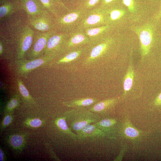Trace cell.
I'll return each instance as SVG.
<instances>
[{
	"mask_svg": "<svg viewBox=\"0 0 161 161\" xmlns=\"http://www.w3.org/2000/svg\"><path fill=\"white\" fill-rule=\"evenodd\" d=\"M86 46L78 48L65 53L63 56L56 62L58 65L69 63L78 58L85 52Z\"/></svg>",
	"mask_w": 161,
	"mask_h": 161,
	"instance_id": "cell-17",
	"label": "cell"
},
{
	"mask_svg": "<svg viewBox=\"0 0 161 161\" xmlns=\"http://www.w3.org/2000/svg\"><path fill=\"white\" fill-rule=\"evenodd\" d=\"M54 18L49 12L45 10L38 15L27 18V20L28 24L34 30L47 32L56 31Z\"/></svg>",
	"mask_w": 161,
	"mask_h": 161,
	"instance_id": "cell-9",
	"label": "cell"
},
{
	"mask_svg": "<svg viewBox=\"0 0 161 161\" xmlns=\"http://www.w3.org/2000/svg\"><path fill=\"white\" fill-rule=\"evenodd\" d=\"M19 103V99L18 95H16L8 103L6 108L9 110H12L17 106Z\"/></svg>",
	"mask_w": 161,
	"mask_h": 161,
	"instance_id": "cell-24",
	"label": "cell"
},
{
	"mask_svg": "<svg viewBox=\"0 0 161 161\" xmlns=\"http://www.w3.org/2000/svg\"><path fill=\"white\" fill-rule=\"evenodd\" d=\"M106 24L107 17L105 9L97 6L87 10L77 29L84 30Z\"/></svg>",
	"mask_w": 161,
	"mask_h": 161,
	"instance_id": "cell-6",
	"label": "cell"
},
{
	"mask_svg": "<svg viewBox=\"0 0 161 161\" xmlns=\"http://www.w3.org/2000/svg\"><path fill=\"white\" fill-rule=\"evenodd\" d=\"M4 28V32L16 47L17 59L25 58L31 47L35 30L26 20L20 16L13 15L9 19Z\"/></svg>",
	"mask_w": 161,
	"mask_h": 161,
	"instance_id": "cell-1",
	"label": "cell"
},
{
	"mask_svg": "<svg viewBox=\"0 0 161 161\" xmlns=\"http://www.w3.org/2000/svg\"><path fill=\"white\" fill-rule=\"evenodd\" d=\"M124 133L126 136L131 138H135L139 135V133L137 129L130 126L126 128Z\"/></svg>",
	"mask_w": 161,
	"mask_h": 161,
	"instance_id": "cell-25",
	"label": "cell"
},
{
	"mask_svg": "<svg viewBox=\"0 0 161 161\" xmlns=\"http://www.w3.org/2000/svg\"><path fill=\"white\" fill-rule=\"evenodd\" d=\"M116 122V120L114 119L105 118L100 119L94 124L98 128L104 133L106 129L112 126Z\"/></svg>",
	"mask_w": 161,
	"mask_h": 161,
	"instance_id": "cell-21",
	"label": "cell"
},
{
	"mask_svg": "<svg viewBox=\"0 0 161 161\" xmlns=\"http://www.w3.org/2000/svg\"><path fill=\"white\" fill-rule=\"evenodd\" d=\"M17 83L19 92L23 98L28 102L33 103L34 100L29 94L22 80L20 78H17Z\"/></svg>",
	"mask_w": 161,
	"mask_h": 161,
	"instance_id": "cell-22",
	"label": "cell"
},
{
	"mask_svg": "<svg viewBox=\"0 0 161 161\" xmlns=\"http://www.w3.org/2000/svg\"><path fill=\"white\" fill-rule=\"evenodd\" d=\"M11 143L14 147H18L20 146L23 143V139L21 136L18 135H15L11 138Z\"/></svg>",
	"mask_w": 161,
	"mask_h": 161,
	"instance_id": "cell-26",
	"label": "cell"
},
{
	"mask_svg": "<svg viewBox=\"0 0 161 161\" xmlns=\"http://www.w3.org/2000/svg\"><path fill=\"white\" fill-rule=\"evenodd\" d=\"M98 100L94 98H84L64 102L65 106L73 108L84 107L91 106L97 102Z\"/></svg>",
	"mask_w": 161,
	"mask_h": 161,
	"instance_id": "cell-18",
	"label": "cell"
},
{
	"mask_svg": "<svg viewBox=\"0 0 161 161\" xmlns=\"http://www.w3.org/2000/svg\"><path fill=\"white\" fill-rule=\"evenodd\" d=\"M154 103L155 105L156 106H161V92L155 98Z\"/></svg>",
	"mask_w": 161,
	"mask_h": 161,
	"instance_id": "cell-31",
	"label": "cell"
},
{
	"mask_svg": "<svg viewBox=\"0 0 161 161\" xmlns=\"http://www.w3.org/2000/svg\"><path fill=\"white\" fill-rule=\"evenodd\" d=\"M87 10L79 7L55 18V29L58 32L69 33L77 29Z\"/></svg>",
	"mask_w": 161,
	"mask_h": 161,
	"instance_id": "cell-3",
	"label": "cell"
},
{
	"mask_svg": "<svg viewBox=\"0 0 161 161\" xmlns=\"http://www.w3.org/2000/svg\"><path fill=\"white\" fill-rule=\"evenodd\" d=\"M78 139L89 137H104L106 134L98 128L94 123L89 124L84 127L76 134Z\"/></svg>",
	"mask_w": 161,
	"mask_h": 161,
	"instance_id": "cell-15",
	"label": "cell"
},
{
	"mask_svg": "<svg viewBox=\"0 0 161 161\" xmlns=\"http://www.w3.org/2000/svg\"><path fill=\"white\" fill-rule=\"evenodd\" d=\"M123 2L131 12L133 13L134 12L135 8L134 0H123Z\"/></svg>",
	"mask_w": 161,
	"mask_h": 161,
	"instance_id": "cell-28",
	"label": "cell"
},
{
	"mask_svg": "<svg viewBox=\"0 0 161 161\" xmlns=\"http://www.w3.org/2000/svg\"><path fill=\"white\" fill-rule=\"evenodd\" d=\"M112 27L108 24L97 27L90 28L84 30L86 35L90 41L106 36Z\"/></svg>",
	"mask_w": 161,
	"mask_h": 161,
	"instance_id": "cell-16",
	"label": "cell"
},
{
	"mask_svg": "<svg viewBox=\"0 0 161 161\" xmlns=\"http://www.w3.org/2000/svg\"><path fill=\"white\" fill-rule=\"evenodd\" d=\"M65 114L70 129L76 134L87 125L95 123L100 119L97 114L84 107L74 108L68 111Z\"/></svg>",
	"mask_w": 161,
	"mask_h": 161,
	"instance_id": "cell-2",
	"label": "cell"
},
{
	"mask_svg": "<svg viewBox=\"0 0 161 161\" xmlns=\"http://www.w3.org/2000/svg\"><path fill=\"white\" fill-rule=\"evenodd\" d=\"M55 58L50 55L44 54L34 59H17L15 61V70L18 75L25 77L33 70L49 63Z\"/></svg>",
	"mask_w": 161,
	"mask_h": 161,
	"instance_id": "cell-5",
	"label": "cell"
},
{
	"mask_svg": "<svg viewBox=\"0 0 161 161\" xmlns=\"http://www.w3.org/2000/svg\"><path fill=\"white\" fill-rule=\"evenodd\" d=\"M3 156H4V154L3 153L2 151V150L0 149V160L1 161H2L3 160Z\"/></svg>",
	"mask_w": 161,
	"mask_h": 161,
	"instance_id": "cell-34",
	"label": "cell"
},
{
	"mask_svg": "<svg viewBox=\"0 0 161 161\" xmlns=\"http://www.w3.org/2000/svg\"><path fill=\"white\" fill-rule=\"evenodd\" d=\"M57 125L59 127L63 130L71 131L64 118H61L59 119L57 122Z\"/></svg>",
	"mask_w": 161,
	"mask_h": 161,
	"instance_id": "cell-27",
	"label": "cell"
},
{
	"mask_svg": "<svg viewBox=\"0 0 161 161\" xmlns=\"http://www.w3.org/2000/svg\"><path fill=\"white\" fill-rule=\"evenodd\" d=\"M41 124V121L39 119L36 118L32 120L30 122V125L33 127H38Z\"/></svg>",
	"mask_w": 161,
	"mask_h": 161,
	"instance_id": "cell-30",
	"label": "cell"
},
{
	"mask_svg": "<svg viewBox=\"0 0 161 161\" xmlns=\"http://www.w3.org/2000/svg\"><path fill=\"white\" fill-rule=\"evenodd\" d=\"M136 32L140 41L143 58L148 54L152 47L154 39V29L151 26L145 25L138 28Z\"/></svg>",
	"mask_w": 161,
	"mask_h": 161,
	"instance_id": "cell-10",
	"label": "cell"
},
{
	"mask_svg": "<svg viewBox=\"0 0 161 161\" xmlns=\"http://www.w3.org/2000/svg\"><path fill=\"white\" fill-rule=\"evenodd\" d=\"M117 99L113 98L107 99L97 102L88 109L90 111L97 114L104 112L113 106L116 103Z\"/></svg>",
	"mask_w": 161,
	"mask_h": 161,
	"instance_id": "cell-19",
	"label": "cell"
},
{
	"mask_svg": "<svg viewBox=\"0 0 161 161\" xmlns=\"http://www.w3.org/2000/svg\"><path fill=\"white\" fill-rule=\"evenodd\" d=\"M116 0H101L100 4L98 7L103 8H105L110 6L112 3Z\"/></svg>",
	"mask_w": 161,
	"mask_h": 161,
	"instance_id": "cell-29",
	"label": "cell"
},
{
	"mask_svg": "<svg viewBox=\"0 0 161 161\" xmlns=\"http://www.w3.org/2000/svg\"><path fill=\"white\" fill-rule=\"evenodd\" d=\"M0 22L7 20L21 9L18 0H0Z\"/></svg>",
	"mask_w": 161,
	"mask_h": 161,
	"instance_id": "cell-12",
	"label": "cell"
},
{
	"mask_svg": "<svg viewBox=\"0 0 161 161\" xmlns=\"http://www.w3.org/2000/svg\"><path fill=\"white\" fill-rule=\"evenodd\" d=\"M57 32L56 31H53L42 32L35 30L32 45L25 56L28 59H32L44 55L43 54H44V50L48 39Z\"/></svg>",
	"mask_w": 161,
	"mask_h": 161,
	"instance_id": "cell-7",
	"label": "cell"
},
{
	"mask_svg": "<svg viewBox=\"0 0 161 161\" xmlns=\"http://www.w3.org/2000/svg\"><path fill=\"white\" fill-rule=\"evenodd\" d=\"M131 59H130L129 64L127 72L125 75L123 80V89L124 95L131 89L133 82L134 77V70Z\"/></svg>",
	"mask_w": 161,
	"mask_h": 161,
	"instance_id": "cell-20",
	"label": "cell"
},
{
	"mask_svg": "<svg viewBox=\"0 0 161 161\" xmlns=\"http://www.w3.org/2000/svg\"><path fill=\"white\" fill-rule=\"evenodd\" d=\"M45 9L54 18L58 17L67 12L69 9L61 0H39Z\"/></svg>",
	"mask_w": 161,
	"mask_h": 161,
	"instance_id": "cell-14",
	"label": "cell"
},
{
	"mask_svg": "<svg viewBox=\"0 0 161 161\" xmlns=\"http://www.w3.org/2000/svg\"><path fill=\"white\" fill-rule=\"evenodd\" d=\"M101 0H85L80 7L86 10H89L97 6Z\"/></svg>",
	"mask_w": 161,
	"mask_h": 161,
	"instance_id": "cell-23",
	"label": "cell"
},
{
	"mask_svg": "<svg viewBox=\"0 0 161 161\" xmlns=\"http://www.w3.org/2000/svg\"><path fill=\"white\" fill-rule=\"evenodd\" d=\"M11 117L9 115L7 116L4 118L3 121V124L5 126L8 125L11 122Z\"/></svg>",
	"mask_w": 161,
	"mask_h": 161,
	"instance_id": "cell-32",
	"label": "cell"
},
{
	"mask_svg": "<svg viewBox=\"0 0 161 161\" xmlns=\"http://www.w3.org/2000/svg\"><path fill=\"white\" fill-rule=\"evenodd\" d=\"M114 41L112 37L105 36L90 42L86 46L89 52L84 63L88 65L105 54Z\"/></svg>",
	"mask_w": 161,
	"mask_h": 161,
	"instance_id": "cell-4",
	"label": "cell"
},
{
	"mask_svg": "<svg viewBox=\"0 0 161 161\" xmlns=\"http://www.w3.org/2000/svg\"><path fill=\"white\" fill-rule=\"evenodd\" d=\"M69 35V33L58 32L53 34L48 40L44 54L55 58L64 54V46Z\"/></svg>",
	"mask_w": 161,
	"mask_h": 161,
	"instance_id": "cell-8",
	"label": "cell"
},
{
	"mask_svg": "<svg viewBox=\"0 0 161 161\" xmlns=\"http://www.w3.org/2000/svg\"><path fill=\"white\" fill-rule=\"evenodd\" d=\"M161 18V8L158 13L157 14L155 17V19H159Z\"/></svg>",
	"mask_w": 161,
	"mask_h": 161,
	"instance_id": "cell-33",
	"label": "cell"
},
{
	"mask_svg": "<svg viewBox=\"0 0 161 161\" xmlns=\"http://www.w3.org/2000/svg\"><path fill=\"white\" fill-rule=\"evenodd\" d=\"M21 7L26 13L27 18L35 17L45 9L39 0H18Z\"/></svg>",
	"mask_w": 161,
	"mask_h": 161,
	"instance_id": "cell-13",
	"label": "cell"
},
{
	"mask_svg": "<svg viewBox=\"0 0 161 161\" xmlns=\"http://www.w3.org/2000/svg\"><path fill=\"white\" fill-rule=\"evenodd\" d=\"M69 34L64 46V54L73 49L85 46L91 42L83 30L77 29Z\"/></svg>",
	"mask_w": 161,
	"mask_h": 161,
	"instance_id": "cell-11",
	"label": "cell"
},
{
	"mask_svg": "<svg viewBox=\"0 0 161 161\" xmlns=\"http://www.w3.org/2000/svg\"><path fill=\"white\" fill-rule=\"evenodd\" d=\"M0 88L1 89H4V88H6V86L5 84L2 83L1 81H0Z\"/></svg>",
	"mask_w": 161,
	"mask_h": 161,
	"instance_id": "cell-35",
	"label": "cell"
}]
</instances>
